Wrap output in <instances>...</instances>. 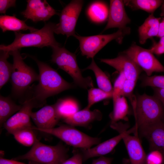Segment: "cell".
<instances>
[{"label":"cell","mask_w":164,"mask_h":164,"mask_svg":"<svg viewBox=\"0 0 164 164\" xmlns=\"http://www.w3.org/2000/svg\"><path fill=\"white\" fill-rule=\"evenodd\" d=\"M136 82L126 79L121 96L127 97L131 100L134 97L133 91L136 85Z\"/></svg>","instance_id":"cell-34"},{"label":"cell","mask_w":164,"mask_h":164,"mask_svg":"<svg viewBox=\"0 0 164 164\" xmlns=\"http://www.w3.org/2000/svg\"><path fill=\"white\" fill-rule=\"evenodd\" d=\"M83 161L80 152L74 151L73 155L64 161L62 164H82Z\"/></svg>","instance_id":"cell-35"},{"label":"cell","mask_w":164,"mask_h":164,"mask_svg":"<svg viewBox=\"0 0 164 164\" xmlns=\"http://www.w3.org/2000/svg\"><path fill=\"white\" fill-rule=\"evenodd\" d=\"M164 36V18L160 22L159 25V32L157 37L160 38Z\"/></svg>","instance_id":"cell-41"},{"label":"cell","mask_w":164,"mask_h":164,"mask_svg":"<svg viewBox=\"0 0 164 164\" xmlns=\"http://www.w3.org/2000/svg\"><path fill=\"white\" fill-rule=\"evenodd\" d=\"M123 53L144 71L148 76H151L155 72H164V67L155 57L150 49L143 48L133 43Z\"/></svg>","instance_id":"cell-11"},{"label":"cell","mask_w":164,"mask_h":164,"mask_svg":"<svg viewBox=\"0 0 164 164\" xmlns=\"http://www.w3.org/2000/svg\"><path fill=\"white\" fill-rule=\"evenodd\" d=\"M101 112L98 109L91 111L85 107L79 111L71 116L63 120L67 124L74 127L87 126L95 121H100L102 118Z\"/></svg>","instance_id":"cell-19"},{"label":"cell","mask_w":164,"mask_h":164,"mask_svg":"<svg viewBox=\"0 0 164 164\" xmlns=\"http://www.w3.org/2000/svg\"><path fill=\"white\" fill-rule=\"evenodd\" d=\"M26 9L21 14L26 18L34 22H45L52 16L58 14L46 0H28Z\"/></svg>","instance_id":"cell-14"},{"label":"cell","mask_w":164,"mask_h":164,"mask_svg":"<svg viewBox=\"0 0 164 164\" xmlns=\"http://www.w3.org/2000/svg\"><path fill=\"white\" fill-rule=\"evenodd\" d=\"M109 10L106 5L100 2H95L91 4L87 9V14L92 21L101 23L105 21L108 16Z\"/></svg>","instance_id":"cell-26"},{"label":"cell","mask_w":164,"mask_h":164,"mask_svg":"<svg viewBox=\"0 0 164 164\" xmlns=\"http://www.w3.org/2000/svg\"><path fill=\"white\" fill-rule=\"evenodd\" d=\"M38 131L53 135L75 148L87 149L98 144L101 142L100 138L89 136L67 124Z\"/></svg>","instance_id":"cell-7"},{"label":"cell","mask_w":164,"mask_h":164,"mask_svg":"<svg viewBox=\"0 0 164 164\" xmlns=\"http://www.w3.org/2000/svg\"><path fill=\"white\" fill-rule=\"evenodd\" d=\"M154 95L161 102L164 107V89L153 87Z\"/></svg>","instance_id":"cell-39"},{"label":"cell","mask_w":164,"mask_h":164,"mask_svg":"<svg viewBox=\"0 0 164 164\" xmlns=\"http://www.w3.org/2000/svg\"><path fill=\"white\" fill-rule=\"evenodd\" d=\"M54 105L58 116L60 119L63 120L71 116L79 111L77 102L70 98L60 99Z\"/></svg>","instance_id":"cell-22"},{"label":"cell","mask_w":164,"mask_h":164,"mask_svg":"<svg viewBox=\"0 0 164 164\" xmlns=\"http://www.w3.org/2000/svg\"><path fill=\"white\" fill-rule=\"evenodd\" d=\"M112 159L104 156L94 160L91 164H111Z\"/></svg>","instance_id":"cell-38"},{"label":"cell","mask_w":164,"mask_h":164,"mask_svg":"<svg viewBox=\"0 0 164 164\" xmlns=\"http://www.w3.org/2000/svg\"><path fill=\"white\" fill-rule=\"evenodd\" d=\"M131 103L135 120V133L154 123L163 121L164 107L154 95H139Z\"/></svg>","instance_id":"cell-2"},{"label":"cell","mask_w":164,"mask_h":164,"mask_svg":"<svg viewBox=\"0 0 164 164\" xmlns=\"http://www.w3.org/2000/svg\"><path fill=\"white\" fill-rule=\"evenodd\" d=\"M16 2L15 0H0V13L5 14L9 8L15 7Z\"/></svg>","instance_id":"cell-36"},{"label":"cell","mask_w":164,"mask_h":164,"mask_svg":"<svg viewBox=\"0 0 164 164\" xmlns=\"http://www.w3.org/2000/svg\"><path fill=\"white\" fill-rule=\"evenodd\" d=\"M151 51L153 54L157 55H160L164 53V45L159 42H153V45L150 49Z\"/></svg>","instance_id":"cell-37"},{"label":"cell","mask_w":164,"mask_h":164,"mask_svg":"<svg viewBox=\"0 0 164 164\" xmlns=\"http://www.w3.org/2000/svg\"><path fill=\"white\" fill-rule=\"evenodd\" d=\"M26 94L25 99L21 104V108L10 118L3 125L10 134L19 130L32 127L30 121L32 109L43 106L34 98L30 89L28 90Z\"/></svg>","instance_id":"cell-9"},{"label":"cell","mask_w":164,"mask_h":164,"mask_svg":"<svg viewBox=\"0 0 164 164\" xmlns=\"http://www.w3.org/2000/svg\"><path fill=\"white\" fill-rule=\"evenodd\" d=\"M56 24L51 22L46 23L41 29L29 33L15 32V38L11 44L1 45L0 50L9 53L23 47H36L43 48L45 46L52 47L61 46L55 39L54 33Z\"/></svg>","instance_id":"cell-3"},{"label":"cell","mask_w":164,"mask_h":164,"mask_svg":"<svg viewBox=\"0 0 164 164\" xmlns=\"http://www.w3.org/2000/svg\"><path fill=\"white\" fill-rule=\"evenodd\" d=\"M20 50L9 52L13 58V69L10 80L13 94L16 97L24 95L30 84L39 79V74L24 61Z\"/></svg>","instance_id":"cell-6"},{"label":"cell","mask_w":164,"mask_h":164,"mask_svg":"<svg viewBox=\"0 0 164 164\" xmlns=\"http://www.w3.org/2000/svg\"><path fill=\"white\" fill-rule=\"evenodd\" d=\"M161 10V12L160 15L161 16L163 17L164 18V2L162 5Z\"/></svg>","instance_id":"cell-42"},{"label":"cell","mask_w":164,"mask_h":164,"mask_svg":"<svg viewBox=\"0 0 164 164\" xmlns=\"http://www.w3.org/2000/svg\"><path fill=\"white\" fill-rule=\"evenodd\" d=\"M9 53L0 50V89L6 84L10 79L13 64L8 62Z\"/></svg>","instance_id":"cell-28"},{"label":"cell","mask_w":164,"mask_h":164,"mask_svg":"<svg viewBox=\"0 0 164 164\" xmlns=\"http://www.w3.org/2000/svg\"><path fill=\"white\" fill-rule=\"evenodd\" d=\"M128 106L125 97L120 96L113 101V111L110 114L111 123L118 122L120 120H127L128 113Z\"/></svg>","instance_id":"cell-25"},{"label":"cell","mask_w":164,"mask_h":164,"mask_svg":"<svg viewBox=\"0 0 164 164\" xmlns=\"http://www.w3.org/2000/svg\"><path fill=\"white\" fill-rule=\"evenodd\" d=\"M88 104L86 108L90 109L94 104L102 100L112 97L113 93L105 92L94 87L88 90Z\"/></svg>","instance_id":"cell-30"},{"label":"cell","mask_w":164,"mask_h":164,"mask_svg":"<svg viewBox=\"0 0 164 164\" xmlns=\"http://www.w3.org/2000/svg\"><path fill=\"white\" fill-rule=\"evenodd\" d=\"M141 85L143 87H151L164 89V76H145L142 79Z\"/></svg>","instance_id":"cell-31"},{"label":"cell","mask_w":164,"mask_h":164,"mask_svg":"<svg viewBox=\"0 0 164 164\" xmlns=\"http://www.w3.org/2000/svg\"><path fill=\"white\" fill-rule=\"evenodd\" d=\"M130 32L128 27L125 29H118L116 32L109 34L83 36L76 34L74 36L79 41L82 55L93 59L96 54L108 43L115 40L121 44L124 37Z\"/></svg>","instance_id":"cell-8"},{"label":"cell","mask_w":164,"mask_h":164,"mask_svg":"<svg viewBox=\"0 0 164 164\" xmlns=\"http://www.w3.org/2000/svg\"><path fill=\"white\" fill-rule=\"evenodd\" d=\"M28 164H42L41 163L36 162L32 161H29Z\"/></svg>","instance_id":"cell-44"},{"label":"cell","mask_w":164,"mask_h":164,"mask_svg":"<svg viewBox=\"0 0 164 164\" xmlns=\"http://www.w3.org/2000/svg\"><path fill=\"white\" fill-rule=\"evenodd\" d=\"M160 19V18H156L152 13L139 27L138 30L140 44H144L147 39L157 36Z\"/></svg>","instance_id":"cell-20"},{"label":"cell","mask_w":164,"mask_h":164,"mask_svg":"<svg viewBox=\"0 0 164 164\" xmlns=\"http://www.w3.org/2000/svg\"><path fill=\"white\" fill-rule=\"evenodd\" d=\"M68 149L61 142L55 145H46L37 138L27 153L12 159L28 160L42 164H62L68 158Z\"/></svg>","instance_id":"cell-4"},{"label":"cell","mask_w":164,"mask_h":164,"mask_svg":"<svg viewBox=\"0 0 164 164\" xmlns=\"http://www.w3.org/2000/svg\"><path fill=\"white\" fill-rule=\"evenodd\" d=\"M30 117L36 126H33L32 128L37 131L53 128L60 120L54 104L46 105L37 111H32Z\"/></svg>","instance_id":"cell-15"},{"label":"cell","mask_w":164,"mask_h":164,"mask_svg":"<svg viewBox=\"0 0 164 164\" xmlns=\"http://www.w3.org/2000/svg\"><path fill=\"white\" fill-rule=\"evenodd\" d=\"M101 62L113 67L122 73L126 79L137 82L142 69L129 57L123 52L112 59H101Z\"/></svg>","instance_id":"cell-13"},{"label":"cell","mask_w":164,"mask_h":164,"mask_svg":"<svg viewBox=\"0 0 164 164\" xmlns=\"http://www.w3.org/2000/svg\"><path fill=\"white\" fill-rule=\"evenodd\" d=\"M126 78L122 73H119V75L115 80L113 87L112 98L113 102L117 98L121 96L125 81Z\"/></svg>","instance_id":"cell-32"},{"label":"cell","mask_w":164,"mask_h":164,"mask_svg":"<svg viewBox=\"0 0 164 164\" xmlns=\"http://www.w3.org/2000/svg\"><path fill=\"white\" fill-rule=\"evenodd\" d=\"M123 134H119L103 142L99 143L93 148L83 149L80 152L83 161L96 157H101L111 152L122 140Z\"/></svg>","instance_id":"cell-18"},{"label":"cell","mask_w":164,"mask_h":164,"mask_svg":"<svg viewBox=\"0 0 164 164\" xmlns=\"http://www.w3.org/2000/svg\"><path fill=\"white\" fill-rule=\"evenodd\" d=\"M131 20L126 12L123 1L110 0L108 19L103 31L112 28L125 29Z\"/></svg>","instance_id":"cell-16"},{"label":"cell","mask_w":164,"mask_h":164,"mask_svg":"<svg viewBox=\"0 0 164 164\" xmlns=\"http://www.w3.org/2000/svg\"><path fill=\"white\" fill-rule=\"evenodd\" d=\"M84 1L72 0L63 9L60 13L59 23L56 24L54 33L66 35L67 38L76 34L75 28L81 11Z\"/></svg>","instance_id":"cell-12"},{"label":"cell","mask_w":164,"mask_h":164,"mask_svg":"<svg viewBox=\"0 0 164 164\" xmlns=\"http://www.w3.org/2000/svg\"><path fill=\"white\" fill-rule=\"evenodd\" d=\"M39 68L38 84L31 87L34 98L43 105L48 97L74 87V85L64 80L57 71L46 63L32 58Z\"/></svg>","instance_id":"cell-1"},{"label":"cell","mask_w":164,"mask_h":164,"mask_svg":"<svg viewBox=\"0 0 164 164\" xmlns=\"http://www.w3.org/2000/svg\"><path fill=\"white\" fill-rule=\"evenodd\" d=\"M159 43L161 44L164 45V36L160 38Z\"/></svg>","instance_id":"cell-43"},{"label":"cell","mask_w":164,"mask_h":164,"mask_svg":"<svg viewBox=\"0 0 164 164\" xmlns=\"http://www.w3.org/2000/svg\"><path fill=\"white\" fill-rule=\"evenodd\" d=\"M164 156L160 151L157 150L151 151L146 155V164H162Z\"/></svg>","instance_id":"cell-33"},{"label":"cell","mask_w":164,"mask_h":164,"mask_svg":"<svg viewBox=\"0 0 164 164\" xmlns=\"http://www.w3.org/2000/svg\"><path fill=\"white\" fill-rule=\"evenodd\" d=\"M22 104H16L9 97H0V126L2 127L4 123L16 112L21 108Z\"/></svg>","instance_id":"cell-23"},{"label":"cell","mask_w":164,"mask_h":164,"mask_svg":"<svg viewBox=\"0 0 164 164\" xmlns=\"http://www.w3.org/2000/svg\"><path fill=\"white\" fill-rule=\"evenodd\" d=\"M32 127L19 130L12 134L15 139L22 145L27 147L32 146L37 138L34 132L35 130Z\"/></svg>","instance_id":"cell-29"},{"label":"cell","mask_w":164,"mask_h":164,"mask_svg":"<svg viewBox=\"0 0 164 164\" xmlns=\"http://www.w3.org/2000/svg\"><path fill=\"white\" fill-rule=\"evenodd\" d=\"M138 132L148 141L150 151H159L164 156V121L154 123Z\"/></svg>","instance_id":"cell-17"},{"label":"cell","mask_w":164,"mask_h":164,"mask_svg":"<svg viewBox=\"0 0 164 164\" xmlns=\"http://www.w3.org/2000/svg\"><path fill=\"white\" fill-rule=\"evenodd\" d=\"M124 5L133 10L141 9L148 13L154 12L162 5L164 1L161 0H129L123 1Z\"/></svg>","instance_id":"cell-27"},{"label":"cell","mask_w":164,"mask_h":164,"mask_svg":"<svg viewBox=\"0 0 164 164\" xmlns=\"http://www.w3.org/2000/svg\"><path fill=\"white\" fill-rule=\"evenodd\" d=\"M0 164H26L13 159H5L4 156H0Z\"/></svg>","instance_id":"cell-40"},{"label":"cell","mask_w":164,"mask_h":164,"mask_svg":"<svg viewBox=\"0 0 164 164\" xmlns=\"http://www.w3.org/2000/svg\"><path fill=\"white\" fill-rule=\"evenodd\" d=\"M92 70L94 73L99 88L108 92L112 93L113 87L108 77L97 65L94 59L90 65L83 70Z\"/></svg>","instance_id":"cell-24"},{"label":"cell","mask_w":164,"mask_h":164,"mask_svg":"<svg viewBox=\"0 0 164 164\" xmlns=\"http://www.w3.org/2000/svg\"><path fill=\"white\" fill-rule=\"evenodd\" d=\"M53 53L51 61L59 68L67 73L72 78L74 84L84 89L94 87L93 80L90 76H83L77 60L76 55L64 47L56 46L51 48Z\"/></svg>","instance_id":"cell-5"},{"label":"cell","mask_w":164,"mask_h":164,"mask_svg":"<svg viewBox=\"0 0 164 164\" xmlns=\"http://www.w3.org/2000/svg\"><path fill=\"white\" fill-rule=\"evenodd\" d=\"M111 127L119 133L123 134V141L129 158L131 164H146V155L143 149L138 134L132 136L131 129L127 130L128 125L121 122L111 123Z\"/></svg>","instance_id":"cell-10"},{"label":"cell","mask_w":164,"mask_h":164,"mask_svg":"<svg viewBox=\"0 0 164 164\" xmlns=\"http://www.w3.org/2000/svg\"><path fill=\"white\" fill-rule=\"evenodd\" d=\"M26 21L20 20L15 15H1L0 16V27L3 32L7 31L19 32L21 30H28L32 32L38 30L28 26Z\"/></svg>","instance_id":"cell-21"}]
</instances>
